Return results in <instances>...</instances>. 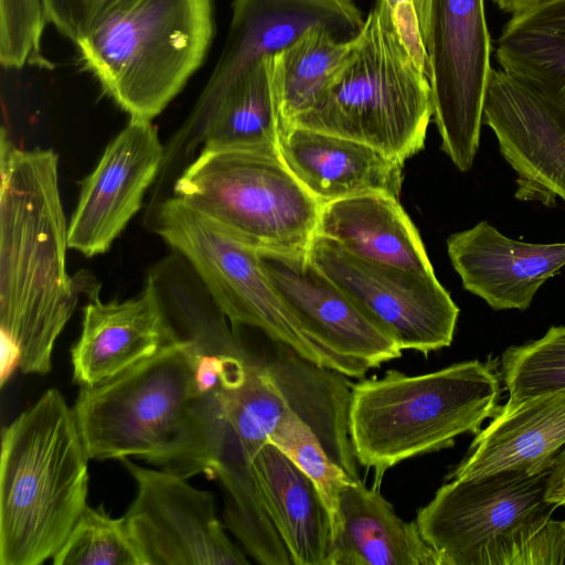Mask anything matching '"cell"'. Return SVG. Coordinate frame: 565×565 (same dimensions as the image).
Returning <instances> with one entry per match:
<instances>
[{"label":"cell","instance_id":"obj_37","mask_svg":"<svg viewBox=\"0 0 565 565\" xmlns=\"http://www.w3.org/2000/svg\"><path fill=\"white\" fill-rule=\"evenodd\" d=\"M385 1L388 4L390 9L392 10L397 3L407 1V0H385Z\"/></svg>","mask_w":565,"mask_h":565},{"label":"cell","instance_id":"obj_21","mask_svg":"<svg viewBox=\"0 0 565 565\" xmlns=\"http://www.w3.org/2000/svg\"><path fill=\"white\" fill-rule=\"evenodd\" d=\"M328 565H445L423 539L416 521L401 519L373 486H347Z\"/></svg>","mask_w":565,"mask_h":565},{"label":"cell","instance_id":"obj_22","mask_svg":"<svg viewBox=\"0 0 565 565\" xmlns=\"http://www.w3.org/2000/svg\"><path fill=\"white\" fill-rule=\"evenodd\" d=\"M316 234L353 256L435 275L416 227L392 195L366 193L322 204Z\"/></svg>","mask_w":565,"mask_h":565},{"label":"cell","instance_id":"obj_9","mask_svg":"<svg viewBox=\"0 0 565 565\" xmlns=\"http://www.w3.org/2000/svg\"><path fill=\"white\" fill-rule=\"evenodd\" d=\"M149 212L152 231L188 262L234 331L239 326L257 328L277 344L348 377L367 372L300 326L270 285L257 249L178 196H168Z\"/></svg>","mask_w":565,"mask_h":565},{"label":"cell","instance_id":"obj_4","mask_svg":"<svg viewBox=\"0 0 565 565\" xmlns=\"http://www.w3.org/2000/svg\"><path fill=\"white\" fill-rule=\"evenodd\" d=\"M214 34L213 0H100L73 43L120 109L152 120L204 63Z\"/></svg>","mask_w":565,"mask_h":565},{"label":"cell","instance_id":"obj_25","mask_svg":"<svg viewBox=\"0 0 565 565\" xmlns=\"http://www.w3.org/2000/svg\"><path fill=\"white\" fill-rule=\"evenodd\" d=\"M322 26L311 28L289 46L265 56L281 129L291 127L317 103L355 49Z\"/></svg>","mask_w":565,"mask_h":565},{"label":"cell","instance_id":"obj_6","mask_svg":"<svg viewBox=\"0 0 565 565\" xmlns=\"http://www.w3.org/2000/svg\"><path fill=\"white\" fill-rule=\"evenodd\" d=\"M497 360L452 364L422 375L390 370L352 385L350 437L358 463L383 475L407 459L477 435L500 411Z\"/></svg>","mask_w":565,"mask_h":565},{"label":"cell","instance_id":"obj_23","mask_svg":"<svg viewBox=\"0 0 565 565\" xmlns=\"http://www.w3.org/2000/svg\"><path fill=\"white\" fill-rule=\"evenodd\" d=\"M253 469L266 511L294 565H328L331 514L313 481L276 446L266 444Z\"/></svg>","mask_w":565,"mask_h":565},{"label":"cell","instance_id":"obj_2","mask_svg":"<svg viewBox=\"0 0 565 565\" xmlns=\"http://www.w3.org/2000/svg\"><path fill=\"white\" fill-rule=\"evenodd\" d=\"M203 351L180 339L156 355L92 386L74 404L89 459L139 457L185 479L214 478L220 409L216 390L200 388Z\"/></svg>","mask_w":565,"mask_h":565},{"label":"cell","instance_id":"obj_7","mask_svg":"<svg viewBox=\"0 0 565 565\" xmlns=\"http://www.w3.org/2000/svg\"><path fill=\"white\" fill-rule=\"evenodd\" d=\"M355 40L349 61L292 126L369 145L404 164L424 148L434 116L428 76L399 41L385 0L375 1Z\"/></svg>","mask_w":565,"mask_h":565},{"label":"cell","instance_id":"obj_5","mask_svg":"<svg viewBox=\"0 0 565 565\" xmlns=\"http://www.w3.org/2000/svg\"><path fill=\"white\" fill-rule=\"evenodd\" d=\"M88 460L74 409L56 388L3 428L0 565L54 557L87 507Z\"/></svg>","mask_w":565,"mask_h":565},{"label":"cell","instance_id":"obj_36","mask_svg":"<svg viewBox=\"0 0 565 565\" xmlns=\"http://www.w3.org/2000/svg\"><path fill=\"white\" fill-rule=\"evenodd\" d=\"M424 43L427 40L431 0H414Z\"/></svg>","mask_w":565,"mask_h":565},{"label":"cell","instance_id":"obj_29","mask_svg":"<svg viewBox=\"0 0 565 565\" xmlns=\"http://www.w3.org/2000/svg\"><path fill=\"white\" fill-rule=\"evenodd\" d=\"M477 565H565V520H540L487 547Z\"/></svg>","mask_w":565,"mask_h":565},{"label":"cell","instance_id":"obj_18","mask_svg":"<svg viewBox=\"0 0 565 565\" xmlns=\"http://www.w3.org/2000/svg\"><path fill=\"white\" fill-rule=\"evenodd\" d=\"M462 287L492 309H527L541 286L565 266V243H527L487 221L447 238Z\"/></svg>","mask_w":565,"mask_h":565},{"label":"cell","instance_id":"obj_1","mask_svg":"<svg viewBox=\"0 0 565 565\" xmlns=\"http://www.w3.org/2000/svg\"><path fill=\"white\" fill-rule=\"evenodd\" d=\"M0 175V338L20 350L23 373L44 375L82 289L66 270L58 156L18 147L2 127Z\"/></svg>","mask_w":565,"mask_h":565},{"label":"cell","instance_id":"obj_27","mask_svg":"<svg viewBox=\"0 0 565 565\" xmlns=\"http://www.w3.org/2000/svg\"><path fill=\"white\" fill-rule=\"evenodd\" d=\"M54 565H143L125 518L86 507L53 557Z\"/></svg>","mask_w":565,"mask_h":565},{"label":"cell","instance_id":"obj_13","mask_svg":"<svg viewBox=\"0 0 565 565\" xmlns=\"http://www.w3.org/2000/svg\"><path fill=\"white\" fill-rule=\"evenodd\" d=\"M137 494L124 515L143 565H246L216 518L213 494L178 475L120 459Z\"/></svg>","mask_w":565,"mask_h":565},{"label":"cell","instance_id":"obj_32","mask_svg":"<svg viewBox=\"0 0 565 565\" xmlns=\"http://www.w3.org/2000/svg\"><path fill=\"white\" fill-rule=\"evenodd\" d=\"M47 22L65 38L75 41L85 14L100 0H41Z\"/></svg>","mask_w":565,"mask_h":565},{"label":"cell","instance_id":"obj_33","mask_svg":"<svg viewBox=\"0 0 565 565\" xmlns=\"http://www.w3.org/2000/svg\"><path fill=\"white\" fill-rule=\"evenodd\" d=\"M545 499L557 508L565 507V449L547 478Z\"/></svg>","mask_w":565,"mask_h":565},{"label":"cell","instance_id":"obj_31","mask_svg":"<svg viewBox=\"0 0 565 565\" xmlns=\"http://www.w3.org/2000/svg\"><path fill=\"white\" fill-rule=\"evenodd\" d=\"M395 31L415 64L429 75V63L414 0L397 3L392 10Z\"/></svg>","mask_w":565,"mask_h":565},{"label":"cell","instance_id":"obj_24","mask_svg":"<svg viewBox=\"0 0 565 565\" xmlns=\"http://www.w3.org/2000/svg\"><path fill=\"white\" fill-rule=\"evenodd\" d=\"M266 364L288 407L312 429L329 456L360 480L350 437L353 384L348 376L311 362L284 344H278V352Z\"/></svg>","mask_w":565,"mask_h":565},{"label":"cell","instance_id":"obj_16","mask_svg":"<svg viewBox=\"0 0 565 565\" xmlns=\"http://www.w3.org/2000/svg\"><path fill=\"white\" fill-rule=\"evenodd\" d=\"M364 20L354 0H233L224 47L194 106L220 98L254 64L309 29L322 26L349 41L360 33Z\"/></svg>","mask_w":565,"mask_h":565},{"label":"cell","instance_id":"obj_20","mask_svg":"<svg viewBox=\"0 0 565 565\" xmlns=\"http://www.w3.org/2000/svg\"><path fill=\"white\" fill-rule=\"evenodd\" d=\"M565 449V390L499 411L473 438L448 479L468 480L504 470L536 473L554 467Z\"/></svg>","mask_w":565,"mask_h":565},{"label":"cell","instance_id":"obj_3","mask_svg":"<svg viewBox=\"0 0 565 565\" xmlns=\"http://www.w3.org/2000/svg\"><path fill=\"white\" fill-rule=\"evenodd\" d=\"M483 124L515 172V198L565 202V0L513 14L497 39Z\"/></svg>","mask_w":565,"mask_h":565},{"label":"cell","instance_id":"obj_8","mask_svg":"<svg viewBox=\"0 0 565 565\" xmlns=\"http://www.w3.org/2000/svg\"><path fill=\"white\" fill-rule=\"evenodd\" d=\"M172 195L257 250L307 252L321 203L279 154L202 149L172 185Z\"/></svg>","mask_w":565,"mask_h":565},{"label":"cell","instance_id":"obj_14","mask_svg":"<svg viewBox=\"0 0 565 565\" xmlns=\"http://www.w3.org/2000/svg\"><path fill=\"white\" fill-rule=\"evenodd\" d=\"M258 255L285 307L318 342L366 371L402 355L395 340L313 264L308 250Z\"/></svg>","mask_w":565,"mask_h":565},{"label":"cell","instance_id":"obj_17","mask_svg":"<svg viewBox=\"0 0 565 565\" xmlns=\"http://www.w3.org/2000/svg\"><path fill=\"white\" fill-rule=\"evenodd\" d=\"M90 296L71 350L73 381L81 387L107 381L180 340L149 276L142 291L125 301L103 302L96 290Z\"/></svg>","mask_w":565,"mask_h":565},{"label":"cell","instance_id":"obj_28","mask_svg":"<svg viewBox=\"0 0 565 565\" xmlns=\"http://www.w3.org/2000/svg\"><path fill=\"white\" fill-rule=\"evenodd\" d=\"M316 484L331 514L333 537L339 520L342 490L354 481L326 451L312 429L289 407L269 437Z\"/></svg>","mask_w":565,"mask_h":565},{"label":"cell","instance_id":"obj_10","mask_svg":"<svg viewBox=\"0 0 565 565\" xmlns=\"http://www.w3.org/2000/svg\"><path fill=\"white\" fill-rule=\"evenodd\" d=\"M425 46L441 150L466 172L478 152L492 70L484 1L431 0Z\"/></svg>","mask_w":565,"mask_h":565},{"label":"cell","instance_id":"obj_34","mask_svg":"<svg viewBox=\"0 0 565 565\" xmlns=\"http://www.w3.org/2000/svg\"><path fill=\"white\" fill-rule=\"evenodd\" d=\"M20 350L10 340L1 338V386L8 382L14 370L20 366Z\"/></svg>","mask_w":565,"mask_h":565},{"label":"cell","instance_id":"obj_30","mask_svg":"<svg viewBox=\"0 0 565 565\" xmlns=\"http://www.w3.org/2000/svg\"><path fill=\"white\" fill-rule=\"evenodd\" d=\"M46 15L41 0H0V63L22 67L39 53Z\"/></svg>","mask_w":565,"mask_h":565},{"label":"cell","instance_id":"obj_35","mask_svg":"<svg viewBox=\"0 0 565 565\" xmlns=\"http://www.w3.org/2000/svg\"><path fill=\"white\" fill-rule=\"evenodd\" d=\"M550 0H493L497 7L511 15L523 12Z\"/></svg>","mask_w":565,"mask_h":565},{"label":"cell","instance_id":"obj_15","mask_svg":"<svg viewBox=\"0 0 565 565\" xmlns=\"http://www.w3.org/2000/svg\"><path fill=\"white\" fill-rule=\"evenodd\" d=\"M164 156L157 127L130 118L83 180L68 224V248L86 257L106 253L140 210Z\"/></svg>","mask_w":565,"mask_h":565},{"label":"cell","instance_id":"obj_19","mask_svg":"<svg viewBox=\"0 0 565 565\" xmlns=\"http://www.w3.org/2000/svg\"><path fill=\"white\" fill-rule=\"evenodd\" d=\"M279 152L321 205L366 193L399 199L403 164L369 145L292 126L281 130Z\"/></svg>","mask_w":565,"mask_h":565},{"label":"cell","instance_id":"obj_26","mask_svg":"<svg viewBox=\"0 0 565 565\" xmlns=\"http://www.w3.org/2000/svg\"><path fill=\"white\" fill-rule=\"evenodd\" d=\"M501 379L509 412L520 404L565 390V326L551 327L540 339L509 347L501 355Z\"/></svg>","mask_w":565,"mask_h":565},{"label":"cell","instance_id":"obj_11","mask_svg":"<svg viewBox=\"0 0 565 565\" xmlns=\"http://www.w3.org/2000/svg\"><path fill=\"white\" fill-rule=\"evenodd\" d=\"M552 469L536 473L504 470L468 480L451 479L417 511L415 521L423 539L445 565H477L490 545L551 518L557 508L545 499Z\"/></svg>","mask_w":565,"mask_h":565},{"label":"cell","instance_id":"obj_12","mask_svg":"<svg viewBox=\"0 0 565 565\" xmlns=\"http://www.w3.org/2000/svg\"><path fill=\"white\" fill-rule=\"evenodd\" d=\"M308 255L402 351L415 350L427 355L451 344L459 308L436 275L353 256L318 234Z\"/></svg>","mask_w":565,"mask_h":565}]
</instances>
